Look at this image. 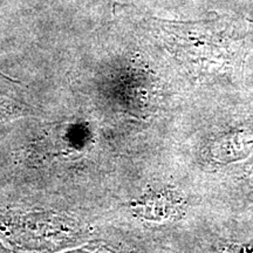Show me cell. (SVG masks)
Segmentation results:
<instances>
[{
  "label": "cell",
  "instance_id": "obj_1",
  "mask_svg": "<svg viewBox=\"0 0 253 253\" xmlns=\"http://www.w3.org/2000/svg\"><path fill=\"white\" fill-rule=\"evenodd\" d=\"M177 59L196 78H217L240 71L253 46V25L233 18L177 24L172 30Z\"/></svg>",
  "mask_w": 253,
  "mask_h": 253
}]
</instances>
